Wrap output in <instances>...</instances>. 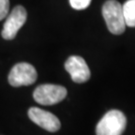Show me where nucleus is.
Returning <instances> with one entry per match:
<instances>
[{
  "instance_id": "5",
  "label": "nucleus",
  "mask_w": 135,
  "mask_h": 135,
  "mask_svg": "<svg viewBox=\"0 0 135 135\" xmlns=\"http://www.w3.org/2000/svg\"><path fill=\"white\" fill-rule=\"evenodd\" d=\"M27 19V12L23 6H16L7 16L3 25L1 35L6 40H12L15 38L16 34Z\"/></svg>"
},
{
  "instance_id": "9",
  "label": "nucleus",
  "mask_w": 135,
  "mask_h": 135,
  "mask_svg": "<svg viewBox=\"0 0 135 135\" xmlns=\"http://www.w3.org/2000/svg\"><path fill=\"white\" fill-rule=\"evenodd\" d=\"M69 3L73 9L83 10L90 5L91 0H69Z\"/></svg>"
},
{
  "instance_id": "10",
  "label": "nucleus",
  "mask_w": 135,
  "mask_h": 135,
  "mask_svg": "<svg viewBox=\"0 0 135 135\" xmlns=\"http://www.w3.org/2000/svg\"><path fill=\"white\" fill-rule=\"evenodd\" d=\"M9 12V0H0V20L4 19Z\"/></svg>"
},
{
  "instance_id": "7",
  "label": "nucleus",
  "mask_w": 135,
  "mask_h": 135,
  "mask_svg": "<svg viewBox=\"0 0 135 135\" xmlns=\"http://www.w3.org/2000/svg\"><path fill=\"white\" fill-rule=\"evenodd\" d=\"M65 69L76 83H84L90 78V69L80 56H70L65 62Z\"/></svg>"
},
{
  "instance_id": "2",
  "label": "nucleus",
  "mask_w": 135,
  "mask_h": 135,
  "mask_svg": "<svg viewBox=\"0 0 135 135\" xmlns=\"http://www.w3.org/2000/svg\"><path fill=\"white\" fill-rule=\"evenodd\" d=\"M126 123V117L121 111H108L97 124L96 135H121Z\"/></svg>"
},
{
  "instance_id": "4",
  "label": "nucleus",
  "mask_w": 135,
  "mask_h": 135,
  "mask_svg": "<svg viewBox=\"0 0 135 135\" xmlns=\"http://www.w3.org/2000/svg\"><path fill=\"white\" fill-rule=\"evenodd\" d=\"M37 79L36 69L29 63L21 62L14 65L10 70L8 81L13 87L31 85Z\"/></svg>"
},
{
  "instance_id": "6",
  "label": "nucleus",
  "mask_w": 135,
  "mask_h": 135,
  "mask_svg": "<svg viewBox=\"0 0 135 135\" xmlns=\"http://www.w3.org/2000/svg\"><path fill=\"white\" fill-rule=\"evenodd\" d=\"M28 116L35 124L49 132H56L60 128V121L56 116L38 107H31L28 110Z\"/></svg>"
},
{
  "instance_id": "1",
  "label": "nucleus",
  "mask_w": 135,
  "mask_h": 135,
  "mask_svg": "<svg viewBox=\"0 0 135 135\" xmlns=\"http://www.w3.org/2000/svg\"><path fill=\"white\" fill-rule=\"evenodd\" d=\"M102 15L111 33L119 35L124 32L126 23L123 8L117 0H107L102 7Z\"/></svg>"
},
{
  "instance_id": "8",
  "label": "nucleus",
  "mask_w": 135,
  "mask_h": 135,
  "mask_svg": "<svg viewBox=\"0 0 135 135\" xmlns=\"http://www.w3.org/2000/svg\"><path fill=\"white\" fill-rule=\"evenodd\" d=\"M125 23L129 27H135V0H127L122 5Z\"/></svg>"
},
{
  "instance_id": "3",
  "label": "nucleus",
  "mask_w": 135,
  "mask_h": 135,
  "mask_svg": "<svg viewBox=\"0 0 135 135\" xmlns=\"http://www.w3.org/2000/svg\"><path fill=\"white\" fill-rule=\"evenodd\" d=\"M67 95L66 88L55 84H42L33 92L34 100L41 105L57 104Z\"/></svg>"
}]
</instances>
